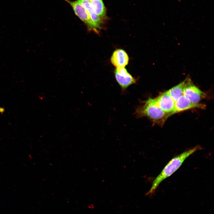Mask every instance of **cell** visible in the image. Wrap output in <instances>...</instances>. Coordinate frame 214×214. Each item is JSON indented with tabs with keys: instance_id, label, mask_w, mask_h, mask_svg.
Returning a JSON list of instances; mask_svg holds the SVG:
<instances>
[{
	"instance_id": "cell-1",
	"label": "cell",
	"mask_w": 214,
	"mask_h": 214,
	"mask_svg": "<svg viewBox=\"0 0 214 214\" xmlns=\"http://www.w3.org/2000/svg\"><path fill=\"white\" fill-rule=\"evenodd\" d=\"M202 149L199 145L187 150L173 158L166 165L161 172L153 180L150 190L145 195L150 197L155 193L160 184L170 176L181 166L184 161L190 155Z\"/></svg>"
},
{
	"instance_id": "cell-2",
	"label": "cell",
	"mask_w": 214,
	"mask_h": 214,
	"mask_svg": "<svg viewBox=\"0 0 214 214\" xmlns=\"http://www.w3.org/2000/svg\"><path fill=\"white\" fill-rule=\"evenodd\" d=\"M135 114L138 117H146L153 123L162 126L170 116L155 103L153 99L149 98L136 109Z\"/></svg>"
},
{
	"instance_id": "cell-3",
	"label": "cell",
	"mask_w": 214,
	"mask_h": 214,
	"mask_svg": "<svg viewBox=\"0 0 214 214\" xmlns=\"http://www.w3.org/2000/svg\"><path fill=\"white\" fill-rule=\"evenodd\" d=\"M64 0L71 6L75 15L86 24L89 30L99 33V30L91 21L87 11L82 5L77 1Z\"/></svg>"
},
{
	"instance_id": "cell-4",
	"label": "cell",
	"mask_w": 214,
	"mask_h": 214,
	"mask_svg": "<svg viewBox=\"0 0 214 214\" xmlns=\"http://www.w3.org/2000/svg\"><path fill=\"white\" fill-rule=\"evenodd\" d=\"M183 95L192 102L199 103L206 97V94L196 86L190 78L185 79L183 87Z\"/></svg>"
},
{
	"instance_id": "cell-5",
	"label": "cell",
	"mask_w": 214,
	"mask_h": 214,
	"mask_svg": "<svg viewBox=\"0 0 214 214\" xmlns=\"http://www.w3.org/2000/svg\"><path fill=\"white\" fill-rule=\"evenodd\" d=\"M153 99L157 105L165 113L170 116L175 114V102L168 91L161 93L157 97Z\"/></svg>"
},
{
	"instance_id": "cell-6",
	"label": "cell",
	"mask_w": 214,
	"mask_h": 214,
	"mask_svg": "<svg viewBox=\"0 0 214 214\" xmlns=\"http://www.w3.org/2000/svg\"><path fill=\"white\" fill-rule=\"evenodd\" d=\"M116 79L122 90L135 84L136 80L129 73L124 67L116 68L114 70Z\"/></svg>"
},
{
	"instance_id": "cell-7",
	"label": "cell",
	"mask_w": 214,
	"mask_h": 214,
	"mask_svg": "<svg viewBox=\"0 0 214 214\" xmlns=\"http://www.w3.org/2000/svg\"><path fill=\"white\" fill-rule=\"evenodd\" d=\"M205 107L206 106L204 104L192 102L183 95L180 97L175 102L174 114L194 108L204 109Z\"/></svg>"
},
{
	"instance_id": "cell-8",
	"label": "cell",
	"mask_w": 214,
	"mask_h": 214,
	"mask_svg": "<svg viewBox=\"0 0 214 214\" xmlns=\"http://www.w3.org/2000/svg\"><path fill=\"white\" fill-rule=\"evenodd\" d=\"M129 57L123 50L119 49L113 53L111 58L112 64L116 68L124 67L128 63Z\"/></svg>"
},
{
	"instance_id": "cell-9",
	"label": "cell",
	"mask_w": 214,
	"mask_h": 214,
	"mask_svg": "<svg viewBox=\"0 0 214 214\" xmlns=\"http://www.w3.org/2000/svg\"><path fill=\"white\" fill-rule=\"evenodd\" d=\"M92 9L95 14L101 19L106 17V9L102 0H93L90 1Z\"/></svg>"
},
{
	"instance_id": "cell-10",
	"label": "cell",
	"mask_w": 214,
	"mask_h": 214,
	"mask_svg": "<svg viewBox=\"0 0 214 214\" xmlns=\"http://www.w3.org/2000/svg\"><path fill=\"white\" fill-rule=\"evenodd\" d=\"M185 82V79L168 91L169 94L175 102L180 97L183 95V87Z\"/></svg>"
},
{
	"instance_id": "cell-11",
	"label": "cell",
	"mask_w": 214,
	"mask_h": 214,
	"mask_svg": "<svg viewBox=\"0 0 214 214\" xmlns=\"http://www.w3.org/2000/svg\"><path fill=\"white\" fill-rule=\"evenodd\" d=\"M88 0V1H92V0Z\"/></svg>"
}]
</instances>
